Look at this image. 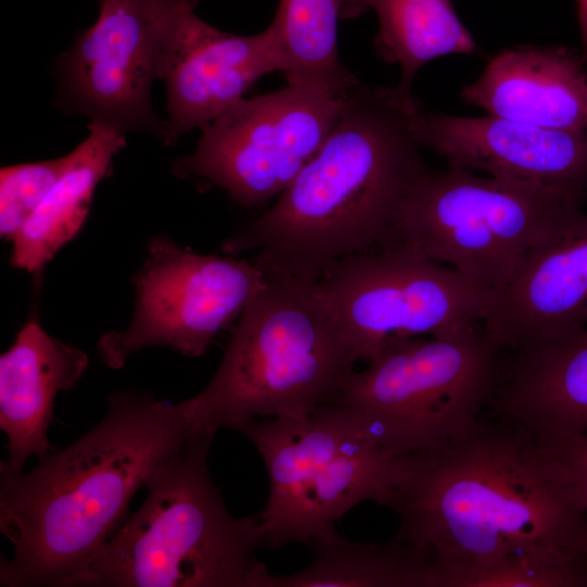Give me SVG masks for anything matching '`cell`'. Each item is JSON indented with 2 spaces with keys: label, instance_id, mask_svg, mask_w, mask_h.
Returning <instances> with one entry per match:
<instances>
[{
  "label": "cell",
  "instance_id": "1",
  "mask_svg": "<svg viewBox=\"0 0 587 587\" xmlns=\"http://www.w3.org/2000/svg\"><path fill=\"white\" fill-rule=\"evenodd\" d=\"M378 503L429 561L430 587L507 558H587V513L550 445L487 412L466 435L400 457Z\"/></svg>",
  "mask_w": 587,
  "mask_h": 587
},
{
  "label": "cell",
  "instance_id": "2",
  "mask_svg": "<svg viewBox=\"0 0 587 587\" xmlns=\"http://www.w3.org/2000/svg\"><path fill=\"white\" fill-rule=\"evenodd\" d=\"M412 93L361 84L315 157L264 214L223 242L257 250L267 275L315 282L333 263L401 241V208L432 171L415 130Z\"/></svg>",
  "mask_w": 587,
  "mask_h": 587
},
{
  "label": "cell",
  "instance_id": "3",
  "mask_svg": "<svg viewBox=\"0 0 587 587\" xmlns=\"http://www.w3.org/2000/svg\"><path fill=\"white\" fill-rule=\"evenodd\" d=\"M108 402L99 424L33 470L0 462V530L13 546L12 558H1L0 586H75L148 475L195 433L186 400L126 389Z\"/></svg>",
  "mask_w": 587,
  "mask_h": 587
},
{
  "label": "cell",
  "instance_id": "4",
  "mask_svg": "<svg viewBox=\"0 0 587 587\" xmlns=\"http://www.w3.org/2000/svg\"><path fill=\"white\" fill-rule=\"evenodd\" d=\"M213 433L197 432L146 478L141 507L98 551L75 586L259 587L266 566L258 516L235 517L214 485Z\"/></svg>",
  "mask_w": 587,
  "mask_h": 587
},
{
  "label": "cell",
  "instance_id": "5",
  "mask_svg": "<svg viewBox=\"0 0 587 587\" xmlns=\"http://www.w3.org/2000/svg\"><path fill=\"white\" fill-rule=\"evenodd\" d=\"M357 362L314 282L265 274L212 379L186 400L193 432L310 415L330 400Z\"/></svg>",
  "mask_w": 587,
  "mask_h": 587
},
{
  "label": "cell",
  "instance_id": "6",
  "mask_svg": "<svg viewBox=\"0 0 587 587\" xmlns=\"http://www.w3.org/2000/svg\"><path fill=\"white\" fill-rule=\"evenodd\" d=\"M505 351L479 328L396 342L354 369L325 403L395 457L470 433L494 397Z\"/></svg>",
  "mask_w": 587,
  "mask_h": 587
},
{
  "label": "cell",
  "instance_id": "7",
  "mask_svg": "<svg viewBox=\"0 0 587 587\" xmlns=\"http://www.w3.org/2000/svg\"><path fill=\"white\" fill-rule=\"evenodd\" d=\"M261 454L270 496L258 515L267 548L313 544L362 501L382 500L400 457L369 441L337 409L260 419L237 429Z\"/></svg>",
  "mask_w": 587,
  "mask_h": 587
},
{
  "label": "cell",
  "instance_id": "8",
  "mask_svg": "<svg viewBox=\"0 0 587 587\" xmlns=\"http://www.w3.org/2000/svg\"><path fill=\"white\" fill-rule=\"evenodd\" d=\"M585 201L448 166L403 203L398 235L429 259L492 292L503 288L569 213Z\"/></svg>",
  "mask_w": 587,
  "mask_h": 587
},
{
  "label": "cell",
  "instance_id": "9",
  "mask_svg": "<svg viewBox=\"0 0 587 587\" xmlns=\"http://www.w3.org/2000/svg\"><path fill=\"white\" fill-rule=\"evenodd\" d=\"M314 284L364 362L405 339L479 328L492 298L407 241L340 259Z\"/></svg>",
  "mask_w": 587,
  "mask_h": 587
},
{
  "label": "cell",
  "instance_id": "10",
  "mask_svg": "<svg viewBox=\"0 0 587 587\" xmlns=\"http://www.w3.org/2000/svg\"><path fill=\"white\" fill-rule=\"evenodd\" d=\"M348 97L287 84L242 98L201 128L195 152L174 172L223 188L242 207H261L315 157Z\"/></svg>",
  "mask_w": 587,
  "mask_h": 587
},
{
  "label": "cell",
  "instance_id": "11",
  "mask_svg": "<svg viewBox=\"0 0 587 587\" xmlns=\"http://www.w3.org/2000/svg\"><path fill=\"white\" fill-rule=\"evenodd\" d=\"M264 284L265 274L254 262L198 254L166 236L153 237L134 277L133 319L124 330L100 337L98 354L112 369L148 347L200 357Z\"/></svg>",
  "mask_w": 587,
  "mask_h": 587
},
{
  "label": "cell",
  "instance_id": "12",
  "mask_svg": "<svg viewBox=\"0 0 587 587\" xmlns=\"http://www.w3.org/2000/svg\"><path fill=\"white\" fill-rule=\"evenodd\" d=\"M200 0H98L92 26L60 65V84L74 112L117 130L163 136L151 105L179 17Z\"/></svg>",
  "mask_w": 587,
  "mask_h": 587
},
{
  "label": "cell",
  "instance_id": "13",
  "mask_svg": "<svg viewBox=\"0 0 587 587\" xmlns=\"http://www.w3.org/2000/svg\"><path fill=\"white\" fill-rule=\"evenodd\" d=\"M422 147L448 166L587 199V130H562L496 115L454 116L424 112L415 117Z\"/></svg>",
  "mask_w": 587,
  "mask_h": 587
},
{
  "label": "cell",
  "instance_id": "14",
  "mask_svg": "<svg viewBox=\"0 0 587 587\" xmlns=\"http://www.w3.org/2000/svg\"><path fill=\"white\" fill-rule=\"evenodd\" d=\"M277 39L263 32L234 35L201 20L195 10L176 23L161 78L166 86L162 139L174 143L191 129L203 128L243 98L263 75L280 71Z\"/></svg>",
  "mask_w": 587,
  "mask_h": 587
},
{
  "label": "cell",
  "instance_id": "15",
  "mask_svg": "<svg viewBox=\"0 0 587 587\" xmlns=\"http://www.w3.org/2000/svg\"><path fill=\"white\" fill-rule=\"evenodd\" d=\"M587 326V213L564 216L513 278L492 292L483 322L503 351L567 337Z\"/></svg>",
  "mask_w": 587,
  "mask_h": 587
},
{
  "label": "cell",
  "instance_id": "16",
  "mask_svg": "<svg viewBox=\"0 0 587 587\" xmlns=\"http://www.w3.org/2000/svg\"><path fill=\"white\" fill-rule=\"evenodd\" d=\"M459 97L469 105L511 121L587 130V61L580 50L565 46L504 49Z\"/></svg>",
  "mask_w": 587,
  "mask_h": 587
},
{
  "label": "cell",
  "instance_id": "17",
  "mask_svg": "<svg viewBox=\"0 0 587 587\" xmlns=\"http://www.w3.org/2000/svg\"><path fill=\"white\" fill-rule=\"evenodd\" d=\"M487 413L548 441L587 434V326L561 339L505 351Z\"/></svg>",
  "mask_w": 587,
  "mask_h": 587
},
{
  "label": "cell",
  "instance_id": "18",
  "mask_svg": "<svg viewBox=\"0 0 587 587\" xmlns=\"http://www.w3.org/2000/svg\"><path fill=\"white\" fill-rule=\"evenodd\" d=\"M88 364L83 350L51 337L36 321L22 327L0 355V428L9 452L1 462L8 469L24 471L29 457L40 460L51 452L48 430L55 396L71 390Z\"/></svg>",
  "mask_w": 587,
  "mask_h": 587
},
{
  "label": "cell",
  "instance_id": "19",
  "mask_svg": "<svg viewBox=\"0 0 587 587\" xmlns=\"http://www.w3.org/2000/svg\"><path fill=\"white\" fill-rule=\"evenodd\" d=\"M88 135L71 153L51 190L12 239L11 264L37 272L83 227L97 185L109 175L125 134L90 122Z\"/></svg>",
  "mask_w": 587,
  "mask_h": 587
},
{
  "label": "cell",
  "instance_id": "20",
  "mask_svg": "<svg viewBox=\"0 0 587 587\" xmlns=\"http://www.w3.org/2000/svg\"><path fill=\"white\" fill-rule=\"evenodd\" d=\"M370 9L379 25L375 51L385 62L400 65L401 78L396 88L403 93H412L415 75L429 61L479 51L451 0H345L344 17Z\"/></svg>",
  "mask_w": 587,
  "mask_h": 587
},
{
  "label": "cell",
  "instance_id": "21",
  "mask_svg": "<svg viewBox=\"0 0 587 587\" xmlns=\"http://www.w3.org/2000/svg\"><path fill=\"white\" fill-rule=\"evenodd\" d=\"M313 546L315 554L305 569L284 576L267 570L259 587H429L427 558L396 537L366 544L344 538L335 529Z\"/></svg>",
  "mask_w": 587,
  "mask_h": 587
},
{
  "label": "cell",
  "instance_id": "22",
  "mask_svg": "<svg viewBox=\"0 0 587 587\" xmlns=\"http://www.w3.org/2000/svg\"><path fill=\"white\" fill-rule=\"evenodd\" d=\"M344 10L345 0H279L270 26L288 85L348 97L362 84L339 59L338 20Z\"/></svg>",
  "mask_w": 587,
  "mask_h": 587
},
{
  "label": "cell",
  "instance_id": "23",
  "mask_svg": "<svg viewBox=\"0 0 587 587\" xmlns=\"http://www.w3.org/2000/svg\"><path fill=\"white\" fill-rule=\"evenodd\" d=\"M66 158L4 166L0 171V235L13 239L59 179Z\"/></svg>",
  "mask_w": 587,
  "mask_h": 587
},
{
  "label": "cell",
  "instance_id": "24",
  "mask_svg": "<svg viewBox=\"0 0 587 587\" xmlns=\"http://www.w3.org/2000/svg\"><path fill=\"white\" fill-rule=\"evenodd\" d=\"M579 508L587 513V434L548 441Z\"/></svg>",
  "mask_w": 587,
  "mask_h": 587
},
{
  "label": "cell",
  "instance_id": "25",
  "mask_svg": "<svg viewBox=\"0 0 587 587\" xmlns=\"http://www.w3.org/2000/svg\"><path fill=\"white\" fill-rule=\"evenodd\" d=\"M576 7L582 42L579 50L587 61V0H576Z\"/></svg>",
  "mask_w": 587,
  "mask_h": 587
},
{
  "label": "cell",
  "instance_id": "26",
  "mask_svg": "<svg viewBox=\"0 0 587 587\" xmlns=\"http://www.w3.org/2000/svg\"><path fill=\"white\" fill-rule=\"evenodd\" d=\"M584 552H585V555L587 557V535H586V540H585Z\"/></svg>",
  "mask_w": 587,
  "mask_h": 587
}]
</instances>
